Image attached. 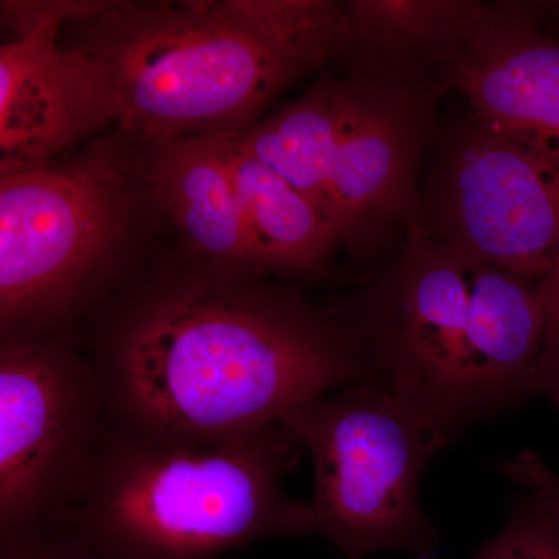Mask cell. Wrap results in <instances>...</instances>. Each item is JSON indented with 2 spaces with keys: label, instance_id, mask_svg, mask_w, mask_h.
<instances>
[{
  "label": "cell",
  "instance_id": "20",
  "mask_svg": "<svg viewBox=\"0 0 559 559\" xmlns=\"http://www.w3.org/2000/svg\"><path fill=\"white\" fill-rule=\"evenodd\" d=\"M551 480H554L555 487H557L559 492V474L555 473V471L551 473Z\"/></svg>",
  "mask_w": 559,
  "mask_h": 559
},
{
  "label": "cell",
  "instance_id": "18",
  "mask_svg": "<svg viewBox=\"0 0 559 559\" xmlns=\"http://www.w3.org/2000/svg\"><path fill=\"white\" fill-rule=\"evenodd\" d=\"M536 288L549 320L559 325V271L536 280Z\"/></svg>",
  "mask_w": 559,
  "mask_h": 559
},
{
  "label": "cell",
  "instance_id": "6",
  "mask_svg": "<svg viewBox=\"0 0 559 559\" xmlns=\"http://www.w3.org/2000/svg\"><path fill=\"white\" fill-rule=\"evenodd\" d=\"M447 90L425 62L355 60L286 108L230 132L238 148L322 212L340 246L364 255L399 226H418V167Z\"/></svg>",
  "mask_w": 559,
  "mask_h": 559
},
{
  "label": "cell",
  "instance_id": "13",
  "mask_svg": "<svg viewBox=\"0 0 559 559\" xmlns=\"http://www.w3.org/2000/svg\"><path fill=\"white\" fill-rule=\"evenodd\" d=\"M212 138L229 165L264 277L325 274L340 242L322 212L229 134Z\"/></svg>",
  "mask_w": 559,
  "mask_h": 559
},
{
  "label": "cell",
  "instance_id": "16",
  "mask_svg": "<svg viewBox=\"0 0 559 559\" xmlns=\"http://www.w3.org/2000/svg\"><path fill=\"white\" fill-rule=\"evenodd\" d=\"M0 559H98L64 522H55L0 547Z\"/></svg>",
  "mask_w": 559,
  "mask_h": 559
},
{
  "label": "cell",
  "instance_id": "11",
  "mask_svg": "<svg viewBox=\"0 0 559 559\" xmlns=\"http://www.w3.org/2000/svg\"><path fill=\"white\" fill-rule=\"evenodd\" d=\"M485 130L559 164V35L535 2L488 3L465 39L432 61Z\"/></svg>",
  "mask_w": 559,
  "mask_h": 559
},
{
  "label": "cell",
  "instance_id": "21",
  "mask_svg": "<svg viewBox=\"0 0 559 559\" xmlns=\"http://www.w3.org/2000/svg\"><path fill=\"white\" fill-rule=\"evenodd\" d=\"M419 559H436L432 557V555H428V557H423V558H419Z\"/></svg>",
  "mask_w": 559,
  "mask_h": 559
},
{
  "label": "cell",
  "instance_id": "3",
  "mask_svg": "<svg viewBox=\"0 0 559 559\" xmlns=\"http://www.w3.org/2000/svg\"><path fill=\"white\" fill-rule=\"evenodd\" d=\"M342 320L377 378L452 440L532 396L546 336L536 282L407 230L400 259Z\"/></svg>",
  "mask_w": 559,
  "mask_h": 559
},
{
  "label": "cell",
  "instance_id": "1",
  "mask_svg": "<svg viewBox=\"0 0 559 559\" xmlns=\"http://www.w3.org/2000/svg\"><path fill=\"white\" fill-rule=\"evenodd\" d=\"M84 352L110 429L151 440L242 436L377 378L336 308L186 255L140 272L91 320Z\"/></svg>",
  "mask_w": 559,
  "mask_h": 559
},
{
  "label": "cell",
  "instance_id": "8",
  "mask_svg": "<svg viewBox=\"0 0 559 559\" xmlns=\"http://www.w3.org/2000/svg\"><path fill=\"white\" fill-rule=\"evenodd\" d=\"M108 430L100 377L75 337L0 344V547L69 513Z\"/></svg>",
  "mask_w": 559,
  "mask_h": 559
},
{
  "label": "cell",
  "instance_id": "10",
  "mask_svg": "<svg viewBox=\"0 0 559 559\" xmlns=\"http://www.w3.org/2000/svg\"><path fill=\"white\" fill-rule=\"evenodd\" d=\"M92 2H2L16 38L0 47V176L43 167L91 132L117 121L108 72L80 47L62 46V25Z\"/></svg>",
  "mask_w": 559,
  "mask_h": 559
},
{
  "label": "cell",
  "instance_id": "15",
  "mask_svg": "<svg viewBox=\"0 0 559 559\" xmlns=\"http://www.w3.org/2000/svg\"><path fill=\"white\" fill-rule=\"evenodd\" d=\"M503 473L527 489L510 506L503 528L474 559H559V492L554 469L525 450L502 465Z\"/></svg>",
  "mask_w": 559,
  "mask_h": 559
},
{
  "label": "cell",
  "instance_id": "9",
  "mask_svg": "<svg viewBox=\"0 0 559 559\" xmlns=\"http://www.w3.org/2000/svg\"><path fill=\"white\" fill-rule=\"evenodd\" d=\"M419 229L525 278L559 271V164L471 119L441 140Z\"/></svg>",
  "mask_w": 559,
  "mask_h": 559
},
{
  "label": "cell",
  "instance_id": "5",
  "mask_svg": "<svg viewBox=\"0 0 559 559\" xmlns=\"http://www.w3.org/2000/svg\"><path fill=\"white\" fill-rule=\"evenodd\" d=\"M150 213L160 212L146 146L121 132L0 176V344L75 337L139 277L135 241Z\"/></svg>",
  "mask_w": 559,
  "mask_h": 559
},
{
  "label": "cell",
  "instance_id": "17",
  "mask_svg": "<svg viewBox=\"0 0 559 559\" xmlns=\"http://www.w3.org/2000/svg\"><path fill=\"white\" fill-rule=\"evenodd\" d=\"M532 395L546 396L559 412V325L551 320L533 367Z\"/></svg>",
  "mask_w": 559,
  "mask_h": 559
},
{
  "label": "cell",
  "instance_id": "19",
  "mask_svg": "<svg viewBox=\"0 0 559 559\" xmlns=\"http://www.w3.org/2000/svg\"><path fill=\"white\" fill-rule=\"evenodd\" d=\"M539 11L549 14L550 17L559 20V2H535Z\"/></svg>",
  "mask_w": 559,
  "mask_h": 559
},
{
  "label": "cell",
  "instance_id": "12",
  "mask_svg": "<svg viewBox=\"0 0 559 559\" xmlns=\"http://www.w3.org/2000/svg\"><path fill=\"white\" fill-rule=\"evenodd\" d=\"M145 146L154 201L179 235L183 255L216 270L264 277L229 165L215 140Z\"/></svg>",
  "mask_w": 559,
  "mask_h": 559
},
{
  "label": "cell",
  "instance_id": "2",
  "mask_svg": "<svg viewBox=\"0 0 559 559\" xmlns=\"http://www.w3.org/2000/svg\"><path fill=\"white\" fill-rule=\"evenodd\" d=\"M73 22L112 81L119 132L142 145L248 130L347 33L329 0L95 2Z\"/></svg>",
  "mask_w": 559,
  "mask_h": 559
},
{
  "label": "cell",
  "instance_id": "14",
  "mask_svg": "<svg viewBox=\"0 0 559 559\" xmlns=\"http://www.w3.org/2000/svg\"><path fill=\"white\" fill-rule=\"evenodd\" d=\"M344 53L353 60L425 62L465 39L488 3L471 0H353L344 3Z\"/></svg>",
  "mask_w": 559,
  "mask_h": 559
},
{
  "label": "cell",
  "instance_id": "4",
  "mask_svg": "<svg viewBox=\"0 0 559 559\" xmlns=\"http://www.w3.org/2000/svg\"><path fill=\"white\" fill-rule=\"evenodd\" d=\"M301 444L282 421L221 440L110 429L62 518L98 559H218L260 539L316 535L283 477Z\"/></svg>",
  "mask_w": 559,
  "mask_h": 559
},
{
  "label": "cell",
  "instance_id": "7",
  "mask_svg": "<svg viewBox=\"0 0 559 559\" xmlns=\"http://www.w3.org/2000/svg\"><path fill=\"white\" fill-rule=\"evenodd\" d=\"M286 429L310 452L316 535L344 557L388 549L432 555L439 533L423 511V473L450 439L380 378L288 412Z\"/></svg>",
  "mask_w": 559,
  "mask_h": 559
}]
</instances>
